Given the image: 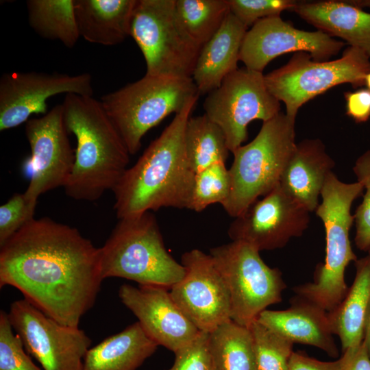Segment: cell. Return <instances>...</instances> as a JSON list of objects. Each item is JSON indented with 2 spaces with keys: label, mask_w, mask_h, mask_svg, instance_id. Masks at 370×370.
Returning a JSON list of instances; mask_svg holds the SVG:
<instances>
[{
  "label": "cell",
  "mask_w": 370,
  "mask_h": 370,
  "mask_svg": "<svg viewBox=\"0 0 370 370\" xmlns=\"http://www.w3.org/2000/svg\"><path fill=\"white\" fill-rule=\"evenodd\" d=\"M0 370H42L26 352L4 310L0 312Z\"/></svg>",
  "instance_id": "cell-33"
},
{
  "label": "cell",
  "mask_w": 370,
  "mask_h": 370,
  "mask_svg": "<svg viewBox=\"0 0 370 370\" xmlns=\"http://www.w3.org/2000/svg\"><path fill=\"white\" fill-rule=\"evenodd\" d=\"M214 370H256L253 336L249 327L227 320L209 332Z\"/></svg>",
  "instance_id": "cell-26"
},
{
  "label": "cell",
  "mask_w": 370,
  "mask_h": 370,
  "mask_svg": "<svg viewBox=\"0 0 370 370\" xmlns=\"http://www.w3.org/2000/svg\"><path fill=\"white\" fill-rule=\"evenodd\" d=\"M137 0H74L80 37L86 41L113 46L130 36Z\"/></svg>",
  "instance_id": "cell-23"
},
{
  "label": "cell",
  "mask_w": 370,
  "mask_h": 370,
  "mask_svg": "<svg viewBox=\"0 0 370 370\" xmlns=\"http://www.w3.org/2000/svg\"><path fill=\"white\" fill-rule=\"evenodd\" d=\"M99 254L103 280L121 278L170 288L186 274L185 267L166 250L151 212L119 219Z\"/></svg>",
  "instance_id": "cell-5"
},
{
  "label": "cell",
  "mask_w": 370,
  "mask_h": 370,
  "mask_svg": "<svg viewBox=\"0 0 370 370\" xmlns=\"http://www.w3.org/2000/svg\"><path fill=\"white\" fill-rule=\"evenodd\" d=\"M345 42L321 31L295 27L280 16L259 20L247 30L240 50L245 67L262 72L273 59L291 52H306L316 61H327L338 53Z\"/></svg>",
  "instance_id": "cell-17"
},
{
  "label": "cell",
  "mask_w": 370,
  "mask_h": 370,
  "mask_svg": "<svg viewBox=\"0 0 370 370\" xmlns=\"http://www.w3.org/2000/svg\"><path fill=\"white\" fill-rule=\"evenodd\" d=\"M363 343L365 344L370 356V303L369 305L365 326Z\"/></svg>",
  "instance_id": "cell-40"
},
{
  "label": "cell",
  "mask_w": 370,
  "mask_h": 370,
  "mask_svg": "<svg viewBox=\"0 0 370 370\" xmlns=\"http://www.w3.org/2000/svg\"><path fill=\"white\" fill-rule=\"evenodd\" d=\"M158 346L137 321L90 347L82 370H136Z\"/></svg>",
  "instance_id": "cell-24"
},
{
  "label": "cell",
  "mask_w": 370,
  "mask_h": 370,
  "mask_svg": "<svg viewBox=\"0 0 370 370\" xmlns=\"http://www.w3.org/2000/svg\"><path fill=\"white\" fill-rule=\"evenodd\" d=\"M230 12L247 27L260 19L280 16L284 10H292L294 0H227Z\"/></svg>",
  "instance_id": "cell-34"
},
{
  "label": "cell",
  "mask_w": 370,
  "mask_h": 370,
  "mask_svg": "<svg viewBox=\"0 0 370 370\" xmlns=\"http://www.w3.org/2000/svg\"><path fill=\"white\" fill-rule=\"evenodd\" d=\"M310 212L279 184L234 218L227 234L259 251L284 247L300 236L310 223Z\"/></svg>",
  "instance_id": "cell-15"
},
{
  "label": "cell",
  "mask_w": 370,
  "mask_h": 370,
  "mask_svg": "<svg viewBox=\"0 0 370 370\" xmlns=\"http://www.w3.org/2000/svg\"><path fill=\"white\" fill-rule=\"evenodd\" d=\"M184 278L170 288L174 301L201 332H210L231 319L227 284L212 256L193 249L183 254Z\"/></svg>",
  "instance_id": "cell-13"
},
{
  "label": "cell",
  "mask_w": 370,
  "mask_h": 370,
  "mask_svg": "<svg viewBox=\"0 0 370 370\" xmlns=\"http://www.w3.org/2000/svg\"><path fill=\"white\" fill-rule=\"evenodd\" d=\"M354 282L341 301L328 316L334 334L338 336L342 352L363 341L370 303V254L355 261Z\"/></svg>",
  "instance_id": "cell-25"
},
{
  "label": "cell",
  "mask_w": 370,
  "mask_h": 370,
  "mask_svg": "<svg viewBox=\"0 0 370 370\" xmlns=\"http://www.w3.org/2000/svg\"><path fill=\"white\" fill-rule=\"evenodd\" d=\"M247 29L230 12L219 29L202 47L192 76L199 94L216 89L226 76L238 69Z\"/></svg>",
  "instance_id": "cell-22"
},
{
  "label": "cell",
  "mask_w": 370,
  "mask_h": 370,
  "mask_svg": "<svg viewBox=\"0 0 370 370\" xmlns=\"http://www.w3.org/2000/svg\"><path fill=\"white\" fill-rule=\"evenodd\" d=\"M249 328L254 340L256 370H287L294 343L257 319Z\"/></svg>",
  "instance_id": "cell-31"
},
{
  "label": "cell",
  "mask_w": 370,
  "mask_h": 370,
  "mask_svg": "<svg viewBox=\"0 0 370 370\" xmlns=\"http://www.w3.org/2000/svg\"><path fill=\"white\" fill-rule=\"evenodd\" d=\"M0 247L1 288L12 286L49 317L79 327L103 280L99 248L47 217L33 219Z\"/></svg>",
  "instance_id": "cell-1"
},
{
  "label": "cell",
  "mask_w": 370,
  "mask_h": 370,
  "mask_svg": "<svg viewBox=\"0 0 370 370\" xmlns=\"http://www.w3.org/2000/svg\"><path fill=\"white\" fill-rule=\"evenodd\" d=\"M292 11L332 37L343 39L370 58V12L353 0L298 1Z\"/></svg>",
  "instance_id": "cell-21"
},
{
  "label": "cell",
  "mask_w": 370,
  "mask_h": 370,
  "mask_svg": "<svg viewBox=\"0 0 370 370\" xmlns=\"http://www.w3.org/2000/svg\"><path fill=\"white\" fill-rule=\"evenodd\" d=\"M347 357L348 354L345 352L338 360L325 362L310 357L301 352H293L287 370H343Z\"/></svg>",
  "instance_id": "cell-38"
},
{
  "label": "cell",
  "mask_w": 370,
  "mask_h": 370,
  "mask_svg": "<svg viewBox=\"0 0 370 370\" xmlns=\"http://www.w3.org/2000/svg\"><path fill=\"white\" fill-rule=\"evenodd\" d=\"M199 95L193 78L145 75L102 96L100 101L133 155L149 130L169 114L180 112Z\"/></svg>",
  "instance_id": "cell-7"
},
{
  "label": "cell",
  "mask_w": 370,
  "mask_h": 370,
  "mask_svg": "<svg viewBox=\"0 0 370 370\" xmlns=\"http://www.w3.org/2000/svg\"><path fill=\"white\" fill-rule=\"evenodd\" d=\"M257 320L293 343L316 347L331 357L338 355L328 312L306 299L296 295L288 308L266 309Z\"/></svg>",
  "instance_id": "cell-19"
},
{
  "label": "cell",
  "mask_w": 370,
  "mask_h": 370,
  "mask_svg": "<svg viewBox=\"0 0 370 370\" xmlns=\"http://www.w3.org/2000/svg\"><path fill=\"white\" fill-rule=\"evenodd\" d=\"M62 106L67 130L77 140L66 194L76 200L97 201L114 190L127 169L130 154L101 101L69 93Z\"/></svg>",
  "instance_id": "cell-3"
},
{
  "label": "cell",
  "mask_w": 370,
  "mask_h": 370,
  "mask_svg": "<svg viewBox=\"0 0 370 370\" xmlns=\"http://www.w3.org/2000/svg\"><path fill=\"white\" fill-rule=\"evenodd\" d=\"M346 114L356 123H363L370 119V90L360 88L344 93Z\"/></svg>",
  "instance_id": "cell-37"
},
{
  "label": "cell",
  "mask_w": 370,
  "mask_h": 370,
  "mask_svg": "<svg viewBox=\"0 0 370 370\" xmlns=\"http://www.w3.org/2000/svg\"><path fill=\"white\" fill-rule=\"evenodd\" d=\"M175 8L182 26L201 47L217 33L230 13L227 0H175Z\"/></svg>",
  "instance_id": "cell-29"
},
{
  "label": "cell",
  "mask_w": 370,
  "mask_h": 370,
  "mask_svg": "<svg viewBox=\"0 0 370 370\" xmlns=\"http://www.w3.org/2000/svg\"><path fill=\"white\" fill-rule=\"evenodd\" d=\"M198 97L175 114L121 177L112 190L119 219L162 208H187L195 173L188 163L184 134Z\"/></svg>",
  "instance_id": "cell-2"
},
{
  "label": "cell",
  "mask_w": 370,
  "mask_h": 370,
  "mask_svg": "<svg viewBox=\"0 0 370 370\" xmlns=\"http://www.w3.org/2000/svg\"><path fill=\"white\" fill-rule=\"evenodd\" d=\"M204 109L222 130L232 153L247 140L251 121L264 122L281 112L280 102L268 90L262 72L246 67L229 74L208 93Z\"/></svg>",
  "instance_id": "cell-11"
},
{
  "label": "cell",
  "mask_w": 370,
  "mask_h": 370,
  "mask_svg": "<svg viewBox=\"0 0 370 370\" xmlns=\"http://www.w3.org/2000/svg\"><path fill=\"white\" fill-rule=\"evenodd\" d=\"M231 177L224 162L195 173L187 209L201 212L214 204L222 205L230 196Z\"/></svg>",
  "instance_id": "cell-30"
},
{
  "label": "cell",
  "mask_w": 370,
  "mask_h": 370,
  "mask_svg": "<svg viewBox=\"0 0 370 370\" xmlns=\"http://www.w3.org/2000/svg\"><path fill=\"white\" fill-rule=\"evenodd\" d=\"M8 314L26 352L42 370H82L92 341L79 327L60 323L25 299L12 302Z\"/></svg>",
  "instance_id": "cell-12"
},
{
  "label": "cell",
  "mask_w": 370,
  "mask_h": 370,
  "mask_svg": "<svg viewBox=\"0 0 370 370\" xmlns=\"http://www.w3.org/2000/svg\"><path fill=\"white\" fill-rule=\"evenodd\" d=\"M130 36L144 56L145 75L192 78L202 47L182 26L175 0H137Z\"/></svg>",
  "instance_id": "cell-8"
},
{
  "label": "cell",
  "mask_w": 370,
  "mask_h": 370,
  "mask_svg": "<svg viewBox=\"0 0 370 370\" xmlns=\"http://www.w3.org/2000/svg\"><path fill=\"white\" fill-rule=\"evenodd\" d=\"M353 171L365 190L362 201L354 214V242L360 250L368 251L370 249V149L357 158Z\"/></svg>",
  "instance_id": "cell-32"
},
{
  "label": "cell",
  "mask_w": 370,
  "mask_h": 370,
  "mask_svg": "<svg viewBox=\"0 0 370 370\" xmlns=\"http://www.w3.org/2000/svg\"><path fill=\"white\" fill-rule=\"evenodd\" d=\"M36 204L24 193H16L0 206V246L34 219Z\"/></svg>",
  "instance_id": "cell-35"
},
{
  "label": "cell",
  "mask_w": 370,
  "mask_h": 370,
  "mask_svg": "<svg viewBox=\"0 0 370 370\" xmlns=\"http://www.w3.org/2000/svg\"><path fill=\"white\" fill-rule=\"evenodd\" d=\"M334 165L320 139H304L297 143L280 185L310 212H315L326 178Z\"/></svg>",
  "instance_id": "cell-20"
},
{
  "label": "cell",
  "mask_w": 370,
  "mask_h": 370,
  "mask_svg": "<svg viewBox=\"0 0 370 370\" xmlns=\"http://www.w3.org/2000/svg\"><path fill=\"white\" fill-rule=\"evenodd\" d=\"M209 254L228 288L236 323L249 327L268 306L282 301L286 287L282 272L268 266L256 248L232 241Z\"/></svg>",
  "instance_id": "cell-10"
},
{
  "label": "cell",
  "mask_w": 370,
  "mask_h": 370,
  "mask_svg": "<svg viewBox=\"0 0 370 370\" xmlns=\"http://www.w3.org/2000/svg\"><path fill=\"white\" fill-rule=\"evenodd\" d=\"M295 119L280 112L262 122L256 137L232 153L231 190L221 206L236 218L280 184L295 147Z\"/></svg>",
  "instance_id": "cell-6"
},
{
  "label": "cell",
  "mask_w": 370,
  "mask_h": 370,
  "mask_svg": "<svg viewBox=\"0 0 370 370\" xmlns=\"http://www.w3.org/2000/svg\"><path fill=\"white\" fill-rule=\"evenodd\" d=\"M61 93L92 96V75L36 71L3 74L0 78V130L26 123L33 114H47L48 99Z\"/></svg>",
  "instance_id": "cell-16"
},
{
  "label": "cell",
  "mask_w": 370,
  "mask_h": 370,
  "mask_svg": "<svg viewBox=\"0 0 370 370\" xmlns=\"http://www.w3.org/2000/svg\"><path fill=\"white\" fill-rule=\"evenodd\" d=\"M119 297L145 333L158 345L173 352L201 332L182 312L165 286L124 284L119 289Z\"/></svg>",
  "instance_id": "cell-18"
},
{
  "label": "cell",
  "mask_w": 370,
  "mask_h": 370,
  "mask_svg": "<svg viewBox=\"0 0 370 370\" xmlns=\"http://www.w3.org/2000/svg\"><path fill=\"white\" fill-rule=\"evenodd\" d=\"M367 253H368L369 254H370V249H369V251H367Z\"/></svg>",
  "instance_id": "cell-42"
},
{
  "label": "cell",
  "mask_w": 370,
  "mask_h": 370,
  "mask_svg": "<svg viewBox=\"0 0 370 370\" xmlns=\"http://www.w3.org/2000/svg\"><path fill=\"white\" fill-rule=\"evenodd\" d=\"M345 352L348 357L343 370H370V356L363 342Z\"/></svg>",
  "instance_id": "cell-39"
},
{
  "label": "cell",
  "mask_w": 370,
  "mask_h": 370,
  "mask_svg": "<svg viewBox=\"0 0 370 370\" xmlns=\"http://www.w3.org/2000/svg\"><path fill=\"white\" fill-rule=\"evenodd\" d=\"M26 5L29 25L38 36L75 46L80 36L74 0H28Z\"/></svg>",
  "instance_id": "cell-27"
},
{
  "label": "cell",
  "mask_w": 370,
  "mask_h": 370,
  "mask_svg": "<svg viewBox=\"0 0 370 370\" xmlns=\"http://www.w3.org/2000/svg\"><path fill=\"white\" fill-rule=\"evenodd\" d=\"M370 73V58L362 50L347 47L341 58L316 61L306 52H297L284 66L264 75L269 92L286 107V114L296 117L299 108L330 88L348 83L365 86Z\"/></svg>",
  "instance_id": "cell-9"
},
{
  "label": "cell",
  "mask_w": 370,
  "mask_h": 370,
  "mask_svg": "<svg viewBox=\"0 0 370 370\" xmlns=\"http://www.w3.org/2000/svg\"><path fill=\"white\" fill-rule=\"evenodd\" d=\"M363 191L358 182H343L331 172L322 188L321 202L315 210L325 228V261L317 266L313 282L297 286L293 291L297 296L328 312L341 303L349 289L345 279V270L351 262L357 260L349 240V232L354 223L351 208Z\"/></svg>",
  "instance_id": "cell-4"
},
{
  "label": "cell",
  "mask_w": 370,
  "mask_h": 370,
  "mask_svg": "<svg viewBox=\"0 0 370 370\" xmlns=\"http://www.w3.org/2000/svg\"><path fill=\"white\" fill-rule=\"evenodd\" d=\"M174 353V362L168 370H214L208 332H200L194 340Z\"/></svg>",
  "instance_id": "cell-36"
},
{
  "label": "cell",
  "mask_w": 370,
  "mask_h": 370,
  "mask_svg": "<svg viewBox=\"0 0 370 370\" xmlns=\"http://www.w3.org/2000/svg\"><path fill=\"white\" fill-rule=\"evenodd\" d=\"M365 82L366 88L370 90V73L365 77Z\"/></svg>",
  "instance_id": "cell-41"
},
{
  "label": "cell",
  "mask_w": 370,
  "mask_h": 370,
  "mask_svg": "<svg viewBox=\"0 0 370 370\" xmlns=\"http://www.w3.org/2000/svg\"><path fill=\"white\" fill-rule=\"evenodd\" d=\"M25 132L31 155L26 163L30 180L24 194L27 199L37 202L40 195L64 187L73 171L75 151L68 137L62 104L40 118L28 120Z\"/></svg>",
  "instance_id": "cell-14"
},
{
  "label": "cell",
  "mask_w": 370,
  "mask_h": 370,
  "mask_svg": "<svg viewBox=\"0 0 370 370\" xmlns=\"http://www.w3.org/2000/svg\"><path fill=\"white\" fill-rule=\"evenodd\" d=\"M184 142L188 163L194 173L215 163H225L230 152L222 130L205 114L189 118Z\"/></svg>",
  "instance_id": "cell-28"
}]
</instances>
